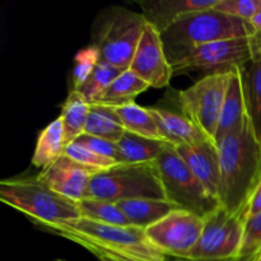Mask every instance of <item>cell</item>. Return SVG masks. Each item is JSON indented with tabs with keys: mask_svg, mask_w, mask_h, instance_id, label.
I'll return each instance as SVG.
<instances>
[{
	"mask_svg": "<svg viewBox=\"0 0 261 261\" xmlns=\"http://www.w3.org/2000/svg\"><path fill=\"white\" fill-rule=\"evenodd\" d=\"M41 228L79 245L98 261H168L145 229L134 226H112L79 217Z\"/></svg>",
	"mask_w": 261,
	"mask_h": 261,
	"instance_id": "1",
	"label": "cell"
},
{
	"mask_svg": "<svg viewBox=\"0 0 261 261\" xmlns=\"http://www.w3.org/2000/svg\"><path fill=\"white\" fill-rule=\"evenodd\" d=\"M221 165L219 203L229 213H244L261 180V145L250 120L218 144Z\"/></svg>",
	"mask_w": 261,
	"mask_h": 261,
	"instance_id": "2",
	"label": "cell"
},
{
	"mask_svg": "<svg viewBox=\"0 0 261 261\" xmlns=\"http://www.w3.org/2000/svg\"><path fill=\"white\" fill-rule=\"evenodd\" d=\"M256 35L250 22L229 17L213 8L189 13L161 32L165 51L172 65L208 43Z\"/></svg>",
	"mask_w": 261,
	"mask_h": 261,
	"instance_id": "3",
	"label": "cell"
},
{
	"mask_svg": "<svg viewBox=\"0 0 261 261\" xmlns=\"http://www.w3.org/2000/svg\"><path fill=\"white\" fill-rule=\"evenodd\" d=\"M0 200L40 228L81 217L78 204L51 190L38 176L3 180Z\"/></svg>",
	"mask_w": 261,
	"mask_h": 261,
	"instance_id": "4",
	"label": "cell"
},
{
	"mask_svg": "<svg viewBox=\"0 0 261 261\" xmlns=\"http://www.w3.org/2000/svg\"><path fill=\"white\" fill-rule=\"evenodd\" d=\"M147 23L142 13L116 5L101 10L92 28V45L98 48L101 61L127 70Z\"/></svg>",
	"mask_w": 261,
	"mask_h": 261,
	"instance_id": "5",
	"label": "cell"
},
{
	"mask_svg": "<svg viewBox=\"0 0 261 261\" xmlns=\"http://www.w3.org/2000/svg\"><path fill=\"white\" fill-rule=\"evenodd\" d=\"M87 198L119 203L133 199H166V194L157 162L120 163L94 173Z\"/></svg>",
	"mask_w": 261,
	"mask_h": 261,
	"instance_id": "6",
	"label": "cell"
},
{
	"mask_svg": "<svg viewBox=\"0 0 261 261\" xmlns=\"http://www.w3.org/2000/svg\"><path fill=\"white\" fill-rule=\"evenodd\" d=\"M157 165L166 199L176 206L203 218L222 206L218 199L214 198L191 172L173 145H166Z\"/></svg>",
	"mask_w": 261,
	"mask_h": 261,
	"instance_id": "7",
	"label": "cell"
},
{
	"mask_svg": "<svg viewBox=\"0 0 261 261\" xmlns=\"http://www.w3.org/2000/svg\"><path fill=\"white\" fill-rule=\"evenodd\" d=\"M231 70L208 73L193 86L178 92L182 114L214 144Z\"/></svg>",
	"mask_w": 261,
	"mask_h": 261,
	"instance_id": "8",
	"label": "cell"
},
{
	"mask_svg": "<svg viewBox=\"0 0 261 261\" xmlns=\"http://www.w3.org/2000/svg\"><path fill=\"white\" fill-rule=\"evenodd\" d=\"M204 231L186 259L176 261H237L246 217L219 206L206 216Z\"/></svg>",
	"mask_w": 261,
	"mask_h": 261,
	"instance_id": "9",
	"label": "cell"
},
{
	"mask_svg": "<svg viewBox=\"0 0 261 261\" xmlns=\"http://www.w3.org/2000/svg\"><path fill=\"white\" fill-rule=\"evenodd\" d=\"M261 56V37L231 38L194 50L190 55L173 64V74L204 70L209 73L231 70L234 66H244Z\"/></svg>",
	"mask_w": 261,
	"mask_h": 261,
	"instance_id": "10",
	"label": "cell"
},
{
	"mask_svg": "<svg viewBox=\"0 0 261 261\" xmlns=\"http://www.w3.org/2000/svg\"><path fill=\"white\" fill-rule=\"evenodd\" d=\"M205 219L193 212L176 209L157 223L145 228V234L166 256L182 260L198 244Z\"/></svg>",
	"mask_w": 261,
	"mask_h": 261,
	"instance_id": "11",
	"label": "cell"
},
{
	"mask_svg": "<svg viewBox=\"0 0 261 261\" xmlns=\"http://www.w3.org/2000/svg\"><path fill=\"white\" fill-rule=\"evenodd\" d=\"M129 70L153 88L170 84L173 75L172 64L165 51L161 32L150 23L145 25Z\"/></svg>",
	"mask_w": 261,
	"mask_h": 261,
	"instance_id": "12",
	"label": "cell"
},
{
	"mask_svg": "<svg viewBox=\"0 0 261 261\" xmlns=\"http://www.w3.org/2000/svg\"><path fill=\"white\" fill-rule=\"evenodd\" d=\"M94 172L64 154L54 165L41 171L38 177L59 195L79 203L87 198Z\"/></svg>",
	"mask_w": 261,
	"mask_h": 261,
	"instance_id": "13",
	"label": "cell"
},
{
	"mask_svg": "<svg viewBox=\"0 0 261 261\" xmlns=\"http://www.w3.org/2000/svg\"><path fill=\"white\" fill-rule=\"evenodd\" d=\"M175 149L206 190L219 200L221 165L218 147L211 140H205L194 145H178Z\"/></svg>",
	"mask_w": 261,
	"mask_h": 261,
	"instance_id": "14",
	"label": "cell"
},
{
	"mask_svg": "<svg viewBox=\"0 0 261 261\" xmlns=\"http://www.w3.org/2000/svg\"><path fill=\"white\" fill-rule=\"evenodd\" d=\"M247 122H249V116H247L246 96H245L244 78H242V66H234L229 74L226 98H224L218 130L216 134L217 147L232 133L240 132Z\"/></svg>",
	"mask_w": 261,
	"mask_h": 261,
	"instance_id": "15",
	"label": "cell"
},
{
	"mask_svg": "<svg viewBox=\"0 0 261 261\" xmlns=\"http://www.w3.org/2000/svg\"><path fill=\"white\" fill-rule=\"evenodd\" d=\"M217 2L218 0H140L138 5L147 22L163 32L184 15L211 9Z\"/></svg>",
	"mask_w": 261,
	"mask_h": 261,
	"instance_id": "16",
	"label": "cell"
},
{
	"mask_svg": "<svg viewBox=\"0 0 261 261\" xmlns=\"http://www.w3.org/2000/svg\"><path fill=\"white\" fill-rule=\"evenodd\" d=\"M148 109L154 116L161 133L168 144L178 147V145H194L209 140L184 114L168 111L160 107H148Z\"/></svg>",
	"mask_w": 261,
	"mask_h": 261,
	"instance_id": "17",
	"label": "cell"
},
{
	"mask_svg": "<svg viewBox=\"0 0 261 261\" xmlns=\"http://www.w3.org/2000/svg\"><path fill=\"white\" fill-rule=\"evenodd\" d=\"M116 204L132 226L143 229L160 222L171 212L180 209L166 199H133Z\"/></svg>",
	"mask_w": 261,
	"mask_h": 261,
	"instance_id": "18",
	"label": "cell"
},
{
	"mask_svg": "<svg viewBox=\"0 0 261 261\" xmlns=\"http://www.w3.org/2000/svg\"><path fill=\"white\" fill-rule=\"evenodd\" d=\"M109 109L119 119L125 132L147 138V139L166 142L154 116L150 114L148 107H142L135 102H132V103L109 107Z\"/></svg>",
	"mask_w": 261,
	"mask_h": 261,
	"instance_id": "19",
	"label": "cell"
},
{
	"mask_svg": "<svg viewBox=\"0 0 261 261\" xmlns=\"http://www.w3.org/2000/svg\"><path fill=\"white\" fill-rule=\"evenodd\" d=\"M68 147L60 117L51 121L42 132H40L32 155V165L46 170L65 154Z\"/></svg>",
	"mask_w": 261,
	"mask_h": 261,
	"instance_id": "20",
	"label": "cell"
},
{
	"mask_svg": "<svg viewBox=\"0 0 261 261\" xmlns=\"http://www.w3.org/2000/svg\"><path fill=\"white\" fill-rule=\"evenodd\" d=\"M168 143L147 139L139 135L125 133L117 143L119 163H149L157 162Z\"/></svg>",
	"mask_w": 261,
	"mask_h": 261,
	"instance_id": "21",
	"label": "cell"
},
{
	"mask_svg": "<svg viewBox=\"0 0 261 261\" xmlns=\"http://www.w3.org/2000/svg\"><path fill=\"white\" fill-rule=\"evenodd\" d=\"M247 116L255 138L261 145V56L242 66Z\"/></svg>",
	"mask_w": 261,
	"mask_h": 261,
	"instance_id": "22",
	"label": "cell"
},
{
	"mask_svg": "<svg viewBox=\"0 0 261 261\" xmlns=\"http://www.w3.org/2000/svg\"><path fill=\"white\" fill-rule=\"evenodd\" d=\"M91 105L78 89H71L61 106L60 120L65 133L66 144L75 142L84 134Z\"/></svg>",
	"mask_w": 261,
	"mask_h": 261,
	"instance_id": "23",
	"label": "cell"
},
{
	"mask_svg": "<svg viewBox=\"0 0 261 261\" xmlns=\"http://www.w3.org/2000/svg\"><path fill=\"white\" fill-rule=\"evenodd\" d=\"M149 88L147 83L139 76L135 75L132 70H125L120 74L114 83L109 87L106 92L101 96V98L94 105L105 107L122 106L134 102L135 97L145 92Z\"/></svg>",
	"mask_w": 261,
	"mask_h": 261,
	"instance_id": "24",
	"label": "cell"
},
{
	"mask_svg": "<svg viewBox=\"0 0 261 261\" xmlns=\"http://www.w3.org/2000/svg\"><path fill=\"white\" fill-rule=\"evenodd\" d=\"M125 133L126 132L120 124L119 119L115 116L114 112L109 107L91 105L86 127H84V134L101 138L107 142L117 144Z\"/></svg>",
	"mask_w": 261,
	"mask_h": 261,
	"instance_id": "25",
	"label": "cell"
},
{
	"mask_svg": "<svg viewBox=\"0 0 261 261\" xmlns=\"http://www.w3.org/2000/svg\"><path fill=\"white\" fill-rule=\"evenodd\" d=\"M76 204L82 218L98 223L112 224V226H132L116 203L101 200V199L86 198Z\"/></svg>",
	"mask_w": 261,
	"mask_h": 261,
	"instance_id": "26",
	"label": "cell"
},
{
	"mask_svg": "<svg viewBox=\"0 0 261 261\" xmlns=\"http://www.w3.org/2000/svg\"><path fill=\"white\" fill-rule=\"evenodd\" d=\"M124 69H120L112 64L106 63V61H99L97 68L89 76L88 81L78 89L84 98L89 102V105H94L102 94L109 89V87L114 83L115 79L124 73Z\"/></svg>",
	"mask_w": 261,
	"mask_h": 261,
	"instance_id": "27",
	"label": "cell"
},
{
	"mask_svg": "<svg viewBox=\"0 0 261 261\" xmlns=\"http://www.w3.org/2000/svg\"><path fill=\"white\" fill-rule=\"evenodd\" d=\"M261 256V212L245 221L244 237L237 261H257Z\"/></svg>",
	"mask_w": 261,
	"mask_h": 261,
	"instance_id": "28",
	"label": "cell"
},
{
	"mask_svg": "<svg viewBox=\"0 0 261 261\" xmlns=\"http://www.w3.org/2000/svg\"><path fill=\"white\" fill-rule=\"evenodd\" d=\"M65 154L73 161H75V162L81 163L84 167L93 171L94 173L110 170V168L120 165L117 161L112 160V158L103 157V155L88 149V148L84 147V145H82L78 142H73L70 144H68V147L65 149Z\"/></svg>",
	"mask_w": 261,
	"mask_h": 261,
	"instance_id": "29",
	"label": "cell"
},
{
	"mask_svg": "<svg viewBox=\"0 0 261 261\" xmlns=\"http://www.w3.org/2000/svg\"><path fill=\"white\" fill-rule=\"evenodd\" d=\"M101 61V55L96 46L89 45L81 48L74 56V68L71 81L73 89H79L87 81Z\"/></svg>",
	"mask_w": 261,
	"mask_h": 261,
	"instance_id": "30",
	"label": "cell"
},
{
	"mask_svg": "<svg viewBox=\"0 0 261 261\" xmlns=\"http://www.w3.org/2000/svg\"><path fill=\"white\" fill-rule=\"evenodd\" d=\"M213 9L242 20H250L261 12V0H218Z\"/></svg>",
	"mask_w": 261,
	"mask_h": 261,
	"instance_id": "31",
	"label": "cell"
},
{
	"mask_svg": "<svg viewBox=\"0 0 261 261\" xmlns=\"http://www.w3.org/2000/svg\"><path fill=\"white\" fill-rule=\"evenodd\" d=\"M75 142L81 143L82 145L87 147L88 149L93 150V152L98 153V154L103 155V157L112 158V160L117 161V145L115 143L107 142V140L101 139V138L91 137V135L87 134L81 135Z\"/></svg>",
	"mask_w": 261,
	"mask_h": 261,
	"instance_id": "32",
	"label": "cell"
},
{
	"mask_svg": "<svg viewBox=\"0 0 261 261\" xmlns=\"http://www.w3.org/2000/svg\"><path fill=\"white\" fill-rule=\"evenodd\" d=\"M261 212V180L255 188V191L252 193L251 198H250L249 204H247L246 209V218L255 216V214Z\"/></svg>",
	"mask_w": 261,
	"mask_h": 261,
	"instance_id": "33",
	"label": "cell"
},
{
	"mask_svg": "<svg viewBox=\"0 0 261 261\" xmlns=\"http://www.w3.org/2000/svg\"><path fill=\"white\" fill-rule=\"evenodd\" d=\"M250 23H251V25L254 27V30L256 31L257 36H260L261 37V12L257 13V14L250 20Z\"/></svg>",
	"mask_w": 261,
	"mask_h": 261,
	"instance_id": "34",
	"label": "cell"
},
{
	"mask_svg": "<svg viewBox=\"0 0 261 261\" xmlns=\"http://www.w3.org/2000/svg\"><path fill=\"white\" fill-rule=\"evenodd\" d=\"M55 261H66V260H63V259H58V260H55Z\"/></svg>",
	"mask_w": 261,
	"mask_h": 261,
	"instance_id": "35",
	"label": "cell"
},
{
	"mask_svg": "<svg viewBox=\"0 0 261 261\" xmlns=\"http://www.w3.org/2000/svg\"><path fill=\"white\" fill-rule=\"evenodd\" d=\"M260 259H261V256H260V257H259V260H260ZM259 260H257V261H259Z\"/></svg>",
	"mask_w": 261,
	"mask_h": 261,
	"instance_id": "36",
	"label": "cell"
},
{
	"mask_svg": "<svg viewBox=\"0 0 261 261\" xmlns=\"http://www.w3.org/2000/svg\"><path fill=\"white\" fill-rule=\"evenodd\" d=\"M259 261H261V259H260V260H259Z\"/></svg>",
	"mask_w": 261,
	"mask_h": 261,
	"instance_id": "37",
	"label": "cell"
}]
</instances>
